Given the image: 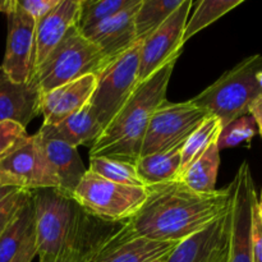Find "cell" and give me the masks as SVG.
<instances>
[{"instance_id": "obj_42", "label": "cell", "mask_w": 262, "mask_h": 262, "mask_svg": "<svg viewBox=\"0 0 262 262\" xmlns=\"http://www.w3.org/2000/svg\"><path fill=\"white\" fill-rule=\"evenodd\" d=\"M166 258H168V257H165V258H161V260H158V261H155V262H165V261H166Z\"/></svg>"}, {"instance_id": "obj_22", "label": "cell", "mask_w": 262, "mask_h": 262, "mask_svg": "<svg viewBox=\"0 0 262 262\" xmlns=\"http://www.w3.org/2000/svg\"><path fill=\"white\" fill-rule=\"evenodd\" d=\"M220 166V150L217 142L212 143L183 174L179 182L199 193H211L216 191L217 171Z\"/></svg>"}, {"instance_id": "obj_29", "label": "cell", "mask_w": 262, "mask_h": 262, "mask_svg": "<svg viewBox=\"0 0 262 262\" xmlns=\"http://www.w3.org/2000/svg\"><path fill=\"white\" fill-rule=\"evenodd\" d=\"M257 132V124L252 115L248 114L241 117L239 119L223 128L217 140V147L219 150H223V148L235 147L243 142H250Z\"/></svg>"}, {"instance_id": "obj_41", "label": "cell", "mask_w": 262, "mask_h": 262, "mask_svg": "<svg viewBox=\"0 0 262 262\" xmlns=\"http://www.w3.org/2000/svg\"><path fill=\"white\" fill-rule=\"evenodd\" d=\"M258 133H260V135L262 136V125H258Z\"/></svg>"}, {"instance_id": "obj_32", "label": "cell", "mask_w": 262, "mask_h": 262, "mask_svg": "<svg viewBox=\"0 0 262 262\" xmlns=\"http://www.w3.org/2000/svg\"><path fill=\"white\" fill-rule=\"evenodd\" d=\"M96 246L92 245H76L67 247L55 256L38 257L40 262H89L91 252Z\"/></svg>"}, {"instance_id": "obj_25", "label": "cell", "mask_w": 262, "mask_h": 262, "mask_svg": "<svg viewBox=\"0 0 262 262\" xmlns=\"http://www.w3.org/2000/svg\"><path fill=\"white\" fill-rule=\"evenodd\" d=\"M183 3V0H141L135 15L137 38L143 41L158 30Z\"/></svg>"}, {"instance_id": "obj_36", "label": "cell", "mask_w": 262, "mask_h": 262, "mask_svg": "<svg viewBox=\"0 0 262 262\" xmlns=\"http://www.w3.org/2000/svg\"><path fill=\"white\" fill-rule=\"evenodd\" d=\"M250 115H252L256 124L262 125V95L258 96L250 106Z\"/></svg>"}, {"instance_id": "obj_34", "label": "cell", "mask_w": 262, "mask_h": 262, "mask_svg": "<svg viewBox=\"0 0 262 262\" xmlns=\"http://www.w3.org/2000/svg\"><path fill=\"white\" fill-rule=\"evenodd\" d=\"M251 252H252V262H262V222L257 210V200H256L252 207Z\"/></svg>"}, {"instance_id": "obj_6", "label": "cell", "mask_w": 262, "mask_h": 262, "mask_svg": "<svg viewBox=\"0 0 262 262\" xmlns=\"http://www.w3.org/2000/svg\"><path fill=\"white\" fill-rule=\"evenodd\" d=\"M146 196V187L114 183L87 169L72 199L91 217L114 223L130 219L141 209Z\"/></svg>"}, {"instance_id": "obj_12", "label": "cell", "mask_w": 262, "mask_h": 262, "mask_svg": "<svg viewBox=\"0 0 262 262\" xmlns=\"http://www.w3.org/2000/svg\"><path fill=\"white\" fill-rule=\"evenodd\" d=\"M233 201L230 210V235L228 262H252L251 224L252 207L257 200L255 182L247 161H243L233 179Z\"/></svg>"}, {"instance_id": "obj_5", "label": "cell", "mask_w": 262, "mask_h": 262, "mask_svg": "<svg viewBox=\"0 0 262 262\" xmlns=\"http://www.w3.org/2000/svg\"><path fill=\"white\" fill-rule=\"evenodd\" d=\"M106 63L99 48L73 26L35 69L32 81L37 84L40 94H45L87 74L96 76Z\"/></svg>"}, {"instance_id": "obj_27", "label": "cell", "mask_w": 262, "mask_h": 262, "mask_svg": "<svg viewBox=\"0 0 262 262\" xmlns=\"http://www.w3.org/2000/svg\"><path fill=\"white\" fill-rule=\"evenodd\" d=\"M89 170L101 178L125 186L146 187L138 177L135 164L110 158H90Z\"/></svg>"}, {"instance_id": "obj_8", "label": "cell", "mask_w": 262, "mask_h": 262, "mask_svg": "<svg viewBox=\"0 0 262 262\" xmlns=\"http://www.w3.org/2000/svg\"><path fill=\"white\" fill-rule=\"evenodd\" d=\"M209 112L188 100L184 102L165 101L151 117L141 146V156L165 152L179 145L209 117Z\"/></svg>"}, {"instance_id": "obj_3", "label": "cell", "mask_w": 262, "mask_h": 262, "mask_svg": "<svg viewBox=\"0 0 262 262\" xmlns=\"http://www.w3.org/2000/svg\"><path fill=\"white\" fill-rule=\"evenodd\" d=\"M33 232L38 257L55 256L76 245H97L86 241L87 215L72 197L56 188L31 191Z\"/></svg>"}, {"instance_id": "obj_38", "label": "cell", "mask_w": 262, "mask_h": 262, "mask_svg": "<svg viewBox=\"0 0 262 262\" xmlns=\"http://www.w3.org/2000/svg\"><path fill=\"white\" fill-rule=\"evenodd\" d=\"M15 189L17 188H14V187H0V202H2L5 197L9 196L13 191H15Z\"/></svg>"}, {"instance_id": "obj_10", "label": "cell", "mask_w": 262, "mask_h": 262, "mask_svg": "<svg viewBox=\"0 0 262 262\" xmlns=\"http://www.w3.org/2000/svg\"><path fill=\"white\" fill-rule=\"evenodd\" d=\"M192 0H183L176 12L141 42L140 83L173 60H178L183 48V33L192 9Z\"/></svg>"}, {"instance_id": "obj_16", "label": "cell", "mask_w": 262, "mask_h": 262, "mask_svg": "<svg viewBox=\"0 0 262 262\" xmlns=\"http://www.w3.org/2000/svg\"><path fill=\"white\" fill-rule=\"evenodd\" d=\"M140 3L141 0L137 4L117 13L113 17L81 31L91 42L99 48L106 61L120 55L140 41L135 28V15Z\"/></svg>"}, {"instance_id": "obj_7", "label": "cell", "mask_w": 262, "mask_h": 262, "mask_svg": "<svg viewBox=\"0 0 262 262\" xmlns=\"http://www.w3.org/2000/svg\"><path fill=\"white\" fill-rule=\"evenodd\" d=\"M141 42L107 61L96 74V89L90 100L102 129L107 127L140 84Z\"/></svg>"}, {"instance_id": "obj_31", "label": "cell", "mask_w": 262, "mask_h": 262, "mask_svg": "<svg viewBox=\"0 0 262 262\" xmlns=\"http://www.w3.org/2000/svg\"><path fill=\"white\" fill-rule=\"evenodd\" d=\"M27 132L23 125L10 120L0 122V159L7 155L14 146L23 138L27 137Z\"/></svg>"}, {"instance_id": "obj_39", "label": "cell", "mask_w": 262, "mask_h": 262, "mask_svg": "<svg viewBox=\"0 0 262 262\" xmlns=\"http://www.w3.org/2000/svg\"><path fill=\"white\" fill-rule=\"evenodd\" d=\"M257 210H258V214H260L261 222H262V191L260 192V199H258V196H257Z\"/></svg>"}, {"instance_id": "obj_33", "label": "cell", "mask_w": 262, "mask_h": 262, "mask_svg": "<svg viewBox=\"0 0 262 262\" xmlns=\"http://www.w3.org/2000/svg\"><path fill=\"white\" fill-rule=\"evenodd\" d=\"M60 0H17V4L22 10H25L36 22L42 19L46 14L51 12Z\"/></svg>"}, {"instance_id": "obj_20", "label": "cell", "mask_w": 262, "mask_h": 262, "mask_svg": "<svg viewBox=\"0 0 262 262\" xmlns=\"http://www.w3.org/2000/svg\"><path fill=\"white\" fill-rule=\"evenodd\" d=\"M101 124L95 115L90 101L56 125H41V136L64 141L73 147L94 143L102 133Z\"/></svg>"}, {"instance_id": "obj_30", "label": "cell", "mask_w": 262, "mask_h": 262, "mask_svg": "<svg viewBox=\"0 0 262 262\" xmlns=\"http://www.w3.org/2000/svg\"><path fill=\"white\" fill-rule=\"evenodd\" d=\"M30 196L31 191H25V189L17 188L0 202V235L3 234L7 225L9 224L10 220L14 217L18 210L20 209L23 202Z\"/></svg>"}, {"instance_id": "obj_1", "label": "cell", "mask_w": 262, "mask_h": 262, "mask_svg": "<svg viewBox=\"0 0 262 262\" xmlns=\"http://www.w3.org/2000/svg\"><path fill=\"white\" fill-rule=\"evenodd\" d=\"M141 209L118 232L160 242H182L232 209L233 183L211 193L192 191L179 181L146 187Z\"/></svg>"}, {"instance_id": "obj_17", "label": "cell", "mask_w": 262, "mask_h": 262, "mask_svg": "<svg viewBox=\"0 0 262 262\" xmlns=\"http://www.w3.org/2000/svg\"><path fill=\"white\" fill-rule=\"evenodd\" d=\"M79 8L81 0H60L49 14L36 22L35 69L48 58L67 32L73 26H77Z\"/></svg>"}, {"instance_id": "obj_2", "label": "cell", "mask_w": 262, "mask_h": 262, "mask_svg": "<svg viewBox=\"0 0 262 262\" xmlns=\"http://www.w3.org/2000/svg\"><path fill=\"white\" fill-rule=\"evenodd\" d=\"M173 60L141 82L128 101L90 147V158H110L136 164L154 113L166 100Z\"/></svg>"}, {"instance_id": "obj_28", "label": "cell", "mask_w": 262, "mask_h": 262, "mask_svg": "<svg viewBox=\"0 0 262 262\" xmlns=\"http://www.w3.org/2000/svg\"><path fill=\"white\" fill-rule=\"evenodd\" d=\"M138 2L140 0H81L77 27L79 31L87 30Z\"/></svg>"}, {"instance_id": "obj_13", "label": "cell", "mask_w": 262, "mask_h": 262, "mask_svg": "<svg viewBox=\"0 0 262 262\" xmlns=\"http://www.w3.org/2000/svg\"><path fill=\"white\" fill-rule=\"evenodd\" d=\"M178 243L125 237L117 232L95 247L89 262H155L168 257Z\"/></svg>"}, {"instance_id": "obj_15", "label": "cell", "mask_w": 262, "mask_h": 262, "mask_svg": "<svg viewBox=\"0 0 262 262\" xmlns=\"http://www.w3.org/2000/svg\"><path fill=\"white\" fill-rule=\"evenodd\" d=\"M96 89V76L87 74L76 81L41 94L40 114L43 125H56L83 107L91 100Z\"/></svg>"}, {"instance_id": "obj_24", "label": "cell", "mask_w": 262, "mask_h": 262, "mask_svg": "<svg viewBox=\"0 0 262 262\" xmlns=\"http://www.w3.org/2000/svg\"><path fill=\"white\" fill-rule=\"evenodd\" d=\"M223 130V124L220 119L215 115H209L196 130L187 138L182 147L181 152V169L178 178L212 145L217 142L220 133ZM177 178V181H178Z\"/></svg>"}, {"instance_id": "obj_23", "label": "cell", "mask_w": 262, "mask_h": 262, "mask_svg": "<svg viewBox=\"0 0 262 262\" xmlns=\"http://www.w3.org/2000/svg\"><path fill=\"white\" fill-rule=\"evenodd\" d=\"M32 228L33 210L30 196L0 235V262H10L14 258Z\"/></svg>"}, {"instance_id": "obj_19", "label": "cell", "mask_w": 262, "mask_h": 262, "mask_svg": "<svg viewBox=\"0 0 262 262\" xmlns=\"http://www.w3.org/2000/svg\"><path fill=\"white\" fill-rule=\"evenodd\" d=\"M36 135L38 136L43 155L48 159L55 174L58 189L67 196L72 197L74 189L87 173L77 147H73L64 141L43 137L38 132Z\"/></svg>"}, {"instance_id": "obj_11", "label": "cell", "mask_w": 262, "mask_h": 262, "mask_svg": "<svg viewBox=\"0 0 262 262\" xmlns=\"http://www.w3.org/2000/svg\"><path fill=\"white\" fill-rule=\"evenodd\" d=\"M7 17V49L0 71L15 83H28L35 72L36 20L20 9L17 0Z\"/></svg>"}, {"instance_id": "obj_26", "label": "cell", "mask_w": 262, "mask_h": 262, "mask_svg": "<svg viewBox=\"0 0 262 262\" xmlns=\"http://www.w3.org/2000/svg\"><path fill=\"white\" fill-rule=\"evenodd\" d=\"M242 3L243 0H202L200 2L192 17L187 20L183 33V42L188 41L192 36L199 33L204 28L216 22L219 18H222L223 15L229 13Z\"/></svg>"}, {"instance_id": "obj_9", "label": "cell", "mask_w": 262, "mask_h": 262, "mask_svg": "<svg viewBox=\"0 0 262 262\" xmlns=\"http://www.w3.org/2000/svg\"><path fill=\"white\" fill-rule=\"evenodd\" d=\"M0 179L4 187L36 191L58 189V181L43 155L38 136H27L0 159Z\"/></svg>"}, {"instance_id": "obj_35", "label": "cell", "mask_w": 262, "mask_h": 262, "mask_svg": "<svg viewBox=\"0 0 262 262\" xmlns=\"http://www.w3.org/2000/svg\"><path fill=\"white\" fill-rule=\"evenodd\" d=\"M35 256H37V251H36V241H35V232H33V228L31 229V232L28 233V235L26 237L25 242L20 246L19 251H18L17 255L14 256L10 262H32Z\"/></svg>"}, {"instance_id": "obj_40", "label": "cell", "mask_w": 262, "mask_h": 262, "mask_svg": "<svg viewBox=\"0 0 262 262\" xmlns=\"http://www.w3.org/2000/svg\"><path fill=\"white\" fill-rule=\"evenodd\" d=\"M228 253H229V251H228ZM228 253H227V256H225V257L223 258L222 262H228Z\"/></svg>"}, {"instance_id": "obj_37", "label": "cell", "mask_w": 262, "mask_h": 262, "mask_svg": "<svg viewBox=\"0 0 262 262\" xmlns=\"http://www.w3.org/2000/svg\"><path fill=\"white\" fill-rule=\"evenodd\" d=\"M15 0H0V13H8L12 10V8L14 7Z\"/></svg>"}, {"instance_id": "obj_43", "label": "cell", "mask_w": 262, "mask_h": 262, "mask_svg": "<svg viewBox=\"0 0 262 262\" xmlns=\"http://www.w3.org/2000/svg\"><path fill=\"white\" fill-rule=\"evenodd\" d=\"M0 187H4V186H3V183H2V179H0Z\"/></svg>"}, {"instance_id": "obj_18", "label": "cell", "mask_w": 262, "mask_h": 262, "mask_svg": "<svg viewBox=\"0 0 262 262\" xmlns=\"http://www.w3.org/2000/svg\"><path fill=\"white\" fill-rule=\"evenodd\" d=\"M40 97L35 82L15 83L0 71V122L10 120L26 128L40 114Z\"/></svg>"}, {"instance_id": "obj_21", "label": "cell", "mask_w": 262, "mask_h": 262, "mask_svg": "<svg viewBox=\"0 0 262 262\" xmlns=\"http://www.w3.org/2000/svg\"><path fill=\"white\" fill-rule=\"evenodd\" d=\"M183 145H179L165 152L141 156L136 161V170L146 187L177 181L181 169V152Z\"/></svg>"}, {"instance_id": "obj_14", "label": "cell", "mask_w": 262, "mask_h": 262, "mask_svg": "<svg viewBox=\"0 0 262 262\" xmlns=\"http://www.w3.org/2000/svg\"><path fill=\"white\" fill-rule=\"evenodd\" d=\"M232 210V209H230ZM230 211L177 245L165 262H220L229 250Z\"/></svg>"}, {"instance_id": "obj_4", "label": "cell", "mask_w": 262, "mask_h": 262, "mask_svg": "<svg viewBox=\"0 0 262 262\" xmlns=\"http://www.w3.org/2000/svg\"><path fill=\"white\" fill-rule=\"evenodd\" d=\"M262 55L255 54L225 72L206 90L191 99L222 122L223 128L250 114V106L262 95Z\"/></svg>"}]
</instances>
